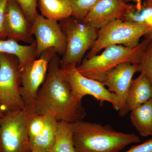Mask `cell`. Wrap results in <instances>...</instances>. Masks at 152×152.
<instances>
[{"label": "cell", "mask_w": 152, "mask_h": 152, "mask_svg": "<svg viewBox=\"0 0 152 152\" xmlns=\"http://www.w3.org/2000/svg\"><path fill=\"white\" fill-rule=\"evenodd\" d=\"M36 47L35 41L32 44L23 45L11 39L0 40V53L15 56L18 59L20 71L37 58Z\"/></svg>", "instance_id": "9a60e30c"}, {"label": "cell", "mask_w": 152, "mask_h": 152, "mask_svg": "<svg viewBox=\"0 0 152 152\" xmlns=\"http://www.w3.org/2000/svg\"><path fill=\"white\" fill-rule=\"evenodd\" d=\"M56 54L53 48L48 49L20 70V94L27 108L34 110L37 94L46 77L49 64Z\"/></svg>", "instance_id": "9c48e42d"}, {"label": "cell", "mask_w": 152, "mask_h": 152, "mask_svg": "<svg viewBox=\"0 0 152 152\" xmlns=\"http://www.w3.org/2000/svg\"><path fill=\"white\" fill-rule=\"evenodd\" d=\"M31 34L36 39L37 58L50 48L54 49L58 55L64 54L66 49V37L58 22L38 13L32 25Z\"/></svg>", "instance_id": "30bf717a"}, {"label": "cell", "mask_w": 152, "mask_h": 152, "mask_svg": "<svg viewBox=\"0 0 152 152\" xmlns=\"http://www.w3.org/2000/svg\"><path fill=\"white\" fill-rule=\"evenodd\" d=\"M45 115L36 114L34 110L31 112L28 124V133L30 142L42 132L45 127Z\"/></svg>", "instance_id": "603a6c76"}, {"label": "cell", "mask_w": 152, "mask_h": 152, "mask_svg": "<svg viewBox=\"0 0 152 152\" xmlns=\"http://www.w3.org/2000/svg\"><path fill=\"white\" fill-rule=\"evenodd\" d=\"M20 88L18 59L13 55L0 53V102L7 111L26 108Z\"/></svg>", "instance_id": "52a82bcc"}, {"label": "cell", "mask_w": 152, "mask_h": 152, "mask_svg": "<svg viewBox=\"0 0 152 152\" xmlns=\"http://www.w3.org/2000/svg\"><path fill=\"white\" fill-rule=\"evenodd\" d=\"M45 115L43 130L39 135L30 140L31 152H50L54 143L59 121L53 116Z\"/></svg>", "instance_id": "2e32d148"}, {"label": "cell", "mask_w": 152, "mask_h": 152, "mask_svg": "<svg viewBox=\"0 0 152 152\" xmlns=\"http://www.w3.org/2000/svg\"><path fill=\"white\" fill-rule=\"evenodd\" d=\"M145 38L149 41L152 40V30L145 36Z\"/></svg>", "instance_id": "f1b7e54d"}, {"label": "cell", "mask_w": 152, "mask_h": 152, "mask_svg": "<svg viewBox=\"0 0 152 152\" xmlns=\"http://www.w3.org/2000/svg\"><path fill=\"white\" fill-rule=\"evenodd\" d=\"M120 152H152V138L142 143L133 146L126 151Z\"/></svg>", "instance_id": "484cf974"}, {"label": "cell", "mask_w": 152, "mask_h": 152, "mask_svg": "<svg viewBox=\"0 0 152 152\" xmlns=\"http://www.w3.org/2000/svg\"><path fill=\"white\" fill-rule=\"evenodd\" d=\"M76 65L72 64L65 67H60L63 77L69 85L72 93L79 100L87 95L92 96L102 104L104 102H110L116 110L120 108L118 98L111 92L101 82L89 78L82 75L77 70Z\"/></svg>", "instance_id": "ba28073f"}, {"label": "cell", "mask_w": 152, "mask_h": 152, "mask_svg": "<svg viewBox=\"0 0 152 152\" xmlns=\"http://www.w3.org/2000/svg\"><path fill=\"white\" fill-rule=\"evenodd\" d=\"M152 30V26L120 20L114 21L98 30L97 38L86 58L98 54L110 46L122 45L128 48H135L140 43L141 38Z\"/></svg>", "instance_id": "5b68a950"}, {"label": "cell", "mask_w": 152, "mask_h": 152, "mask_svg": "<svg viewBox=\"0 0 152 152\" xmlns=\"http://www.w3.org/2000/svg\"><path fill=\"white\" fill-rule=\"evenodd\" d=\"M120 20L152 26V0H144L139 6L129 4L126 10Z\"/></svg>", "instance_id": "d6986e66"}, {"label": "cell", "mask_w": 152, "mask_h": 152, "mask_svg": "<svg viewBox=\"0 0 152 152\" xmlns=\"http://www.w3.org/2000/svg\"><path fill=\"white\" fill-rule=\"evenodd\" d=\"M20 7L29 21L32 24L38 13L37 0H15Z\"/></svg>", "instance_id": "cb8c5ba5"}, {"label": "cell", "mask_w": 152, "mask_h": 152, "mask_svg": "<svg viewBox=\"0 0 152 152\" xmlns=\"http://www.w3.org/2000/svg\"><path fill=\"white\" fill-rule=\"evenodd\" d=\"M72 14V16L83 20L90 11L100 0H69Z\"/></svg>", "instance_id": "44dd1931"}, {"label": "cell", "mask_w": 152, "mask_h": 152, "mask_svg": "<svg viewBox=\"0 0 152 152\" xmlns=\"http://www.w3.org/2000/svg\"><path fill=\"white\" fill-rule=\"evenodd\" d=\"M129 5L125 0H100L83 21L96 29H100L114 21L120 20Z\"/></svg>", "instance_id": "4fadbf2b"}, {"label": "cell", "mask_w": 152, "mask_h": 152, "mask_svg": "<svg viewBox=\"0 0 152 152\" xmlns=\"http://www.w3.org/2000/svg\"><path fill=\"white\" fill-rule=\"evenodd\" d=\"M138 64L139 72L145 75L152 84V40L143 52Z\"/></svg>", "instance_id": "7402d4cb"}, {"label": "cell", "mask_w": 152, "mask_h": 152, "mask_svg": "<svg viewBox=\"0 0 152 152\" xmlns=\"http://www.w3.org/2000/svg\"><path fill=\"white\" fill-rule=\"evenodd\" d=\"M31 152H50L48 151H32Z\"/></svg>", "instance_id": "f546056e"}, {"label": "cell", "mask_w": 152, "mask_h": 152, "mask_svg": "<svg viewBox=\"0 0 152 152\" xmlns=\"http://www.w3.org/2000/svg\"><path fill=\"white\" fill-rule=\"evenodd\" d=\"M8 0H0V40L7 39L5 30V14Z\"/></svg>", "instance_id": "d4e9b609"}, {"label": "cell", "mask_w": 152, "mask_h": 152, "mask_svg": "<svg viewBox=\"0 0 152 152\" xmlns=\"http://www.w3.org/2000/svg\"><path fill=\"white\" fill-rule=\"evenodd\" d=\"M50 152H76L72 124L58 122L54 143Z\"/></svg>", "instance_id": "ffe728a7"}, {"label": "cell", "mask_w": 152, "mask_h": 152, "mask_svg": "<svg viewBox=\"0 0 152 152\" xmlns=\"http://www.w3.org/2000/svg\"><path fill=\"white\" fill-rule=\"evenodd\" d=\"M126 2H132L134 3V4L137 6L141 5L144 0H125Z\"/></svg>", "instance_id": "83f0119b"}, {"label": "cell", "mask_w": 152, "mask_h": 152, "mask_svg": "<svg viewBox=\"0 0 152 152\" xmlns=\"http://www.w3.org/2000/svg\"><path fill=\"white\" fill-rule=\"evenodd\" d=\"M7 111L5 108L0 102V119L1 118Z\"/></svg>", "instance_id": "4316f807"}, {"label": "cell", "mask_w": 152, "mask_h": 152, "mask_svg": "<svg viewBox=\"0 0 152 152\" xmlns=\"http://www.w3.org/2000/svg\"><path fill=\"white\" fill-rule=\"evenodd\" d=\"M137 72H139L138 64L130 62L122 63L110 70L101 82L118 98L120 105L119 114L121 116H124L128 91L133 77Z\"/></svg>", "instance_id": "8fae6325"}, {"label": "cell", "mask_w": 152, "mask_h": 152, "mask_svg": "<svg viewBox=\"0 0 152 152\" xmlns=\"http://www.w3.org/2000/svg\"><path fill=\"white\" fill-rule=\"evenodd\" d=\"M130 120L140 135L152 136V98L132 110Z\"/></svg>", "instance_id": "e0dca14e"}, {"label": "cell", "mask_w": 152, "mask_h": 152, "mask_svg": "<svg viewBox=\"0 0 152 152\" xmlns=\"http://www.w3.org/2000/svg\"><path fill=\"white\" fill-rule=\"evenodd\" d=\"M149 41L144 39L137 46L129 48L114 45L104 49L100 54L85 58L77 66V70L86 77L102 82L106 73L116 66L125 62L139 64L143 52Z\"/></svg>", "instance_id": "3957f363"}, {"label": "cell", "mask_w": 152, "mask_h": 152, "mask_svg": "<svg viewBox=\"0 0 152 152\" xmlns=\"http://www.w3.org/2000/svg\"><path fill=\"white\" fill-rule=\"evenodd\" d=\"M60 25L66 41V49L60 61V67L72 64L78 66L96 40L98 30L72 16L61 21Z\"/></svg>", "instance_id": "277c9868"}, {"label": "cell", "mask_w": 152, "mask_h": 152, "mask_svg": "<svg viewBox=\"0 0 152 152\" xmlns=\"http://www.w3.org/2000/svg\"><path fill=\"white\" fill-rule=\"evenodd\" d=\"M41 15L46 18L58 21L72 16L69 0H37Z\"/></svg>", "instance_id": "ac0fdd59"}, {"label": "cell", "mask_w": 152, "mask_h": 152, "mask_svg": "<svg viewBox=\"0 0 152 152\" xmlns=\"http://www.w3.org/2000/svg\"><path fill=\"white\" fill-rule=\"evenodd\" d=\"M32 24L15 0H8L4 27L7 39L32 44L35 41L31 34Z\"/></svg>", "instance_id": "7c38bea8"}, {"label": "cell", "mask_w": 152, "mask_h": 152, "mask_svg": "<svg viewBox=\"0 0 152 152\" xmlns=\"http://www.w3.org/2000/svg\"><path fill=\"white\" fill-rule=\"evenodd\" d=\"M33 110L6 111L0 119V152H31L28 124Z\"/></svg>", "instance_id": "8992f818"}, {"label": "cell", "mask_w": 152, "mask_h": 152, "mask_svg": "<svg viewBox=\"0 0 152 152\" xmlns=\"http://www.w3.org/2000/svg\"><path fill=\"white\" fill-rule=\"evenodd\" d=\"M60 61L56 54L50 62L46 77L37 94L34 111L72 124L83 120L86 111L82 101L73 94L69 85L61 75Z\"/></svg>", "instance_id": "6da1fadb"}, {"label": "cell", "mask_w": 152, "mask_h": 152, "mask_svg": "<svg viewBox=\"0 0 152 152\" xmlns=\"http://www.w3.org/2000/svg\"><path fill=\"white\" fill-rule=\"evenodd\" d=\"M76 152H120L126 147L140 142L134 133H125L104 125L82 120L72 124Z\"/></svg>", "instance_id": "7a4b0ae2"}, {"label": "cell", "mask_w": 152, "mask_h": 152, "mask_svg": "<svg viewBox=\"0 0 152 152\" xmlns=\"http://www.w3.org/2000/svg\"><path fill=\"white\" fill-rule=\"evenodd\" d=\"M152 98V83L145 75L140 73L131 83L127 96L124 116Z\"/></svg>", "instance_id": "5bb4252c"}]
</instances>
